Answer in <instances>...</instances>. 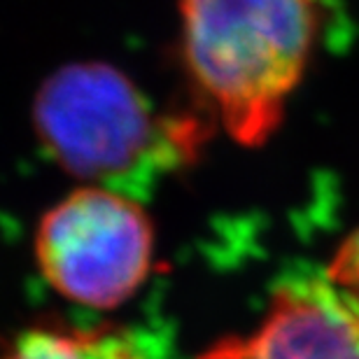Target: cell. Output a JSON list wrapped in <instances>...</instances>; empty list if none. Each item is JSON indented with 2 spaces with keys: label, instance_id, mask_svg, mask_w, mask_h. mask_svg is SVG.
Wrapping results in <instances>:
<instances>
[{
  "label": "cell",
  "instance_id": "cell-4",
  "mask_svg": "<svg viewBox=\"0 0 359 359\" xmlns=\"http://www.w3.org/2000/svg\"><path fill=\"white\" fill-rule=\"evenodd\" d=\"M198 359H359V315L327 280L283 287L257 332Z\"/></svg>",
  "mask_w": 359,
  "mask_h": 359
},
{
  "label": "cell",
  "instance_id": "cell-3",
  "mask_svg": "<svg viewBox=\"0 0 359 359\" xmlns=\"http://www.w3.org/2000/svg\"><path fill=\"white\" fill-rule=\"evenodd\" d=\"M35 252L42 276L66 299L114 308L152 271V222L124 194L87 187L42 217Z\"/></svg>",
  "mask_w": 359,
  "mask_h": 359
},
{
  "label": "cell",
  "instance_id": "cell-1",
  "mask_svg": "<svg viewBox=\"0 0 359 359\" xmlns=\"http://www.w3.org/2000/svg\"><path fill=\"white\" fill-rule=\"evenodd\" d=\"M180 12L198 91L236 142L262 145L313 56L318 0H180Z\"/></svg>",
  "mask_w": 359,
  "mask_h": 359
},
{
  "label": "cell",
  "instance_id": "cell-2",
  "mask_svg": "<svg viewBox=\"0 0 359 359\" xmlns=\"http://www.w3.org/2000/svg\"><path fill=\"white\" fill-rule=\"evenodd\" d=\"M35 128L63 168L98 182H142L194 147V124L159 117L105 63H73L49 77L35 98Z\"/></svg>",
  "mask_w": 359,
  "mask_h": 359
},
{
  "label": "cell",
  "instance_id": "cell-5",
  "mask_svg": "<svg viewBox=\"0 0 359 359\" xmlns=\"http://www.w3.org/2000/svg\"><path fill=\"white\" fill-rule=\"evenodd\" d=\"M5 359H147L126 336L114 332L35 329L14 343Z\"/></svg>",
  "mask_w": 359,
  "mask_h": 359
},
{
  "label": "cell",
  "instance_id": "cell-6",
  "mask_svg": "<svg viewBox=\"0 0 359 359\" xmlns=\"http://www.w3.org/2000/svg\"><path fill=\"white\" fill-rule=\"evenodd\" d=\"M327 283L359 315V229L336 250L327 269Z\"/></svg>",
  "mask_w": 359,
  "mask_h": 359
}]
</instances>
